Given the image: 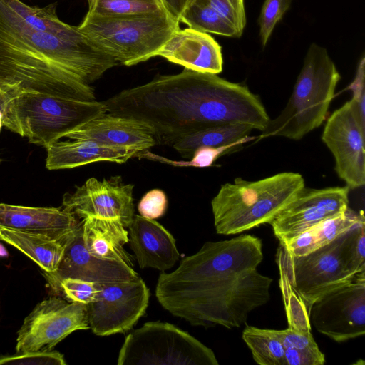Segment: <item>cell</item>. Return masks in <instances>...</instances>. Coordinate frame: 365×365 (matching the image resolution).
<instances>
[{"instance_id":"obj_1","label":"cell","mask_w":365,"mask_h":365,"mask_svg":"<svg viewBox=\"0 0 365 365\" xmlns=\"http://www.w3.org/2000/svg\"><path fill=\"white\" fill-rule=\"evenodd\" d=\"M262 259V241L253 235L207 242L173 272L159 275L156 298L193 326L240 327L270 299L272 279L257 269Z\"/></svg>"},{"instance_id":"obj_2","label":"cell","mask_w":365,"mask_h":365,"mask_svg":"<svg viewBox=\"0 0 365 365\" xmlns=\"http://www.w3.org/2000/svg\"><path fill=\"white\" fill-rule=\"evenodd\" d=\"M101 102L109 113L148 123L156 144L163 145L220 124H246L262 131L270 120L259 97L246 86L187 68Z\"/></svg>"},{"instance_id":"obj_3","label":"cell","mask_w":365,"mask_h":365,"mask_svg":"<svg viewBox=\"0 0 365 365\" xmlns=\"http://www.w3.org/2000/svg\"><path fill=\"white\" fill-rule=\"evenodd\" d=\"M116 65L86 35L37 31L0 9V80L24 92L96 101L90 83Z\"/></svg>"},{"instance_id":"obj_4","label":"cell","mask_w":365,"mask_h":365,"mask_svg":"<svg viewBox=\"0 0 365 365\" xmlns=\"http://www.w3.org/2000/svg\"><path fill=\"white\" fill-rule=\"evenodd\" d=\"M304 187L302 175L293 172L222 185L211 201L217 233L235 235L270 223Z\"/></svg>"},{"instance_id":"obj_5","label":"cell","mask_w":365,"mask_h":365,"mask_svg":"<svg viewBox=\"0 0 365 365\" xmlns=\"http://www.w3.org/2000/svg\"><path fill=\"white\" fill-rule=\"evenodd\" d=\"M340 78L327 49L312 43L286 106L258 138L298 140L317 128L325 120Z\"/></svg>"},{"instance_id":"obj_6","label":"cell","mask_w":365,"mask_h":365,"mask_svg":"<svg viewBox=\"0 0 365 365\" xmlns=\"http://www.w3.org/2000/svg\"><path fill=\"white\" fill-rule=\"evenodd\" d=\"M166 11L125 16H86L78 26L95 45L127 66L155 57L180 29Z\"/></svg>"},{"instance_id":"obj_7","label":"cell","mask_w":365,"mask_h":365,"mask_svg":"<svg viewBox=\"0 0 365 365\" xmlns=\"http://www.w3.org/2000/svg\"><path fill=\"white\" fill-rule=\"evenodd\" d=\"M106 112L101 101L24 92L10 104L3 126L46 148L81 124Z\"/></svg>"},{"instance_id":"obj_8","label":"cell","mask_w":365,"mask_h":365,"mask_svg":"<svg viewBox=\"0 0 365 365\" xmlns=\"http://www.w3.org/2000/svg\"><path fill=\"white\" fill-rule=\"evenodd\" d=\"M118 365H218L213 351L187 331L162 322H148L129 333Z\"/></svg>"},{"instance_id":"obj_9","label":"cell","mask_w":365,"mask_h":365,"mask_svg":"<svg viewBox=\"0 0 365 365\" xmlns=\"http://www.w3.org/2000/svg\"><path fill=\"white\" fill-rule=\"evenodd\" d=\"M347 232L325 246L302 256H292L281 242L279 244L277 264L285 270L292 287L309 313L317 299L351 282L357 274L350 267Z\"/></svg>"},{"instance_id":"obj_10","label":"cell","mask_w":365,"mask_h":365,"mask_svg":"<svg viewBox=\"0 0 365 365\" xmlns=\"http://www.w3.org/2000/svg\"><path fill=\"white\" fill-rule=\"evenodd\" d=\"M310 325L334 341L365 334V271L317 299L309 313Z\"/></svg>"},{"instance_id":"obj_11","label":"cell","mask_w":365,"mask_h":365,"mask_svg":"<svg viewBox=\"0 0 365 365\" xmlns=\"http://www.w3.org/2000/svg\"><path fill=\"white\" fill-rule=\"evenodd\" d=\"M96 299L86 305L89 328L104 336L130 331L147 309L150 291L140 277L98 284Z\"/></svg>"},{"instance_id":"obj_12","label":"cell","mask_w":365,"mask_h":365,"mask_svg":"<svg viewBox=\"0 0 365 365\" xmlns=\"http://www.w3.org/2000/svg\"><path fill=\"white\" fill-rule=\"evenodd\" d=\"M89 329L86 304L50 297L25 318L18 331L16 350L51 351L72 332Z\"/></svg>"},{"instance_id":"obj_13","label":"cell","mask_w":365,"mask_h":365,"mask_svg":"<svg viewBox=\"0 0 365 365\" xmlns=\"http://www.w3.org/2000/svg\"><path fill=\"white\" fill-rule=\"evenodd\" d=\"M322 141L334 155L335 170L349 189L365 184V123L351 101L334 110L324 126Z\"/></svg>"},{"instance_id":"obj_14","label":"cell","mask_w":365,"mask_h":365,"mask_svg":"<svg viewBox=\"0 0 365 365\" xmlns=\"http://www.w3.org/2000/svg\"><path fill=\"white\" fill-rule=\"evenodd\" d=\"M349 190L346 185L322 189L304 187L270 222L274 235L285 244L319 222L345 212Z\"/></svg>"},{"instance_id":"obj_15","label":"cell","mask_w":365,"mask_h":365,"mask_svg":"<svg viewBox=\"0 0 365 365\" xmlns=\"http://www.w3.org/2000/svg\"><path fill=\"white\" fill-rule=\"evenodd\" d=\"M133 188L120 176L103 180L91 178L73 192L64 195L62 208L81 220L88 216L118 218L128 227L135 215Z\"/></svg>"},{"instance_id":"obj_16","label":"cell","mask_w":365,"mask_h":365,"mask_svg":"<svg viewBox=\"0 0 365 365\" xmlns=\"http://www.w3.org/2000/svg\"><path fill=\"white\" fill-rule=\"evenodd\" d=\"M43 273L51 288L58 294L61 282L66 278L102 284L128 282L140 277L125 263L103 259L91 255L83 242L82 221L69 237L57 269Z\"/></svg>"},{"instance_id":"obj_17","label":"cell","mask_w":365,"mask_h":365,"mask_svg":"<svg viewBox=\"0 0 365 365\" xmlns=\"http://www.w3.org/2000/svg\"><path fill=\"white\" fill-rule=\"evenodd\" d=\"M63 138L94 142L102 146L144 151L156 145L152 128L131 118L105 112L67 133Z\"/></svg>"},{"instance_id":"obj_18","label":"cell","mask_w":365,"mask_h":365,"mask_svg":"<svg viewBox=\"0 0 365 365\" xmlns=\"http://www.w3.org/2000/svg\"><path fill=\"white\" fill-rule=\"evenodd\" d=\"M155 56L198 72L218 74L222 71L220 44L208 33L190 27L176 30Z\"/></svg>"},{"instance_id":"obj_19","label":"cell","mask_w":365,"mask_h":365,"mask_svg":"<svg viewBox=\"0 0 365 365\" xmlns=\"http://www.w3.org/2000/svg\"><path fill=\"white\" fill-rule=\"evenodd\" d=\"M80 219L63 208L34 207L0 203V227L63 239L71 235Z\"/></svg>"},{"instance_id":"obj_20","label":"cell","mask_w":365,"mask_h":365,"mask_svg":"<svg viewBox=\"0 0 365 365\" xmlns=\"http://www.w3.org/2000/svg\"><path fill=\"white\" fill-rule=\"evenodd\" d=\"M128 228L130 247L140 268L165 272L179 259L175 238L157 221L135 215Z\"/></svg>"},{"instance_id":"obj_21","label":"cell","mask_w":365,"mask_h":365,"mask_svg":"<svg viewBox=\"0 0 365 365\" xmlns=\"http://www.w3.org/2000/svg\"><path fill=\"white\" fill-rule=\"evenodd\" d=\"M46 149V167L48 170L73 168L101 161L122 164L138 153L135 150L105 147L81 139L58 140Z\"/></svg>"},{"instance_id":"obj_22","label":"cell","mask_w":365,"mask_h":365,"mask_svg":"<svg viewBox=\"0 0 365 365\" xmlns=\"http://www.w3.org/2000/svg\"><path fill=\"white\" fill-rule=\"evenodd\" d=\"M81 221L83 242L91 255L133 267V259L124 249L129 242L128 232L120 219L88 216Z\"/></svg>"},{"instance_id":"obj_23","label":"cell","mask_w":365,"mask_h":365,"mask_svg":"<svg viewBox=\"0 0 365 365\" xmlns=\"http://www.w3.org/2000/svg\"><path fill=\"white\" fill-rule=\"evenodd\" d=\"M0 9L37 31L71 39L86 36L78 26L60 20L56 14V4L40 8L31 6L19 0H0Z\"/></svg>"},{"instance_id":"obj_24","label":"cell","mask_w":365,"mask_h":365,"mask_svg":"<svg viewBox=\"0 0 365 365\" xmlns=\"http://www.w3.org/2000/svg\"><path fill=\"white\" fill-rule=\"evenodd\" d=\"M364 217L362 210L357 213L348 207L345 212L324 220L287 243L282 244L292 256L305 255L330 243Z\"/></svg>"},{"instance_id":"obj_25","label":"cell","mask_w":365,"mask_h":365,"mask_svg":"<svg viewBox=\"0 0 365 365\" xmlns=\"http://www.w3.org/2000/svg\"><path fill=\"white\" fill-rule=\"evenodd\" d=\"M71 235L66 238L55 239L0 227V240L24 253L36 262L43 272L47 273L53 272L57 269Z\"/></svg>"},{"instance_id":"obj_26","label":"cell","mask_w":365,"mask_h":365,"mask_svg":"<svg viewBox=\"0 0 365 365\" xmlns=\"http://www.w3.org/2000/svg\"><path fill=\"white\" fill-rule=\"evenodd\" d=\"M254 128L246 124L227 123L208 127L189 134L173 145L182 156L189 158L200 147H220L242 143L258 137L250 136Z\"/></svg>"},{"instance_id":"obj_27","label":"cell","mask_w":365,"mask_h":365,"mask_svg":"<svg viewBox=\"0 0 365 365\" xmlns=\"http://www.w3.org/2000/svg\"><path fill=\"white\" fill-rule=\"evenodd\" d=\"M180 23L205 33L240 37L234 26L205 0H193L180 19Z\"/></svg>"},{"instance_id":"obj_28","label":"cell","mask_w":365,"mask_h":365,"mask_svg":"<svg viewBox=\"0 0 365 365\" xmlns=\"http://www.w3.org/2000/svg\"><path fill=\"white\" fill-rule=\"evenodd\" d=\"M242 339L259 365H286L285 348L271 329L247 326Z\"/></svg>"},{"instance_id":"obj_29","label":"cell","mask_w":365,"mask_h":365,"mask_svg":"<svg viewBox=\"0 0 365 365\" xmlns=\"http://www.w3.org/2000/svg\"><path fill=\"white\" fill-rule=\"evenodd\" d=\"M86 16H125L165 11L160 0H88Z\"/></svg>"},{"instance_id":"obj_30","label":"cell","mask_w":365,"mask_h":365,"mask_svg":"<svg viewBox=\"0 0 365 365\" xmlns=\"http://www.w3.org/2000/svg\"><path fill=\"white\" fill-rule=\"evenodd\" d=\"M280 273L279 286L282 293L288 327L301 332L311 330L309 312L299 294L292 287L284 268L277 264Z\"/></svg>"},{"instance_id":"obj_31","label":"cell","mask_w":365,"mask_h":365,"mask_svg":"<svg viewBox=\"0 0 365 365\" xmlns=\"http://www.w3.org/2000/svg\"><path fill=\"white\" fill-rule=\"evenodd\" d=\"M292 0H265L258 19L261 43L264 47L277 24L290 7Z\"/></svg>"},{"instance_id":"obj_32","label":"cell","mask_w":365,"mask_h":365,"mask_svg":"<svg viewBox=\"0 0 365 365\" xmlns=\"http://www.w3.org/2000/svg\"><path fill=\"white\" fill-rule=\"evenodd\" d=\"M347 252L351 269L365 271V220L362 217L347 232Z\"/></svg>"},{"instance_id":"obj_33","label":"cell","mask_w":365,"mask_h":365,"mask_svg":"<svg viewBox=\"0 0 365 365\" xmlns=\"http://www.w3.org/2000/svg\"><path fill=\"white\" fill-rule=\"evenodd\" d=\"M98 284L80 279L66 278L60 283L59 294H63L70 302L88 304L96 299Z\"/></svg>"},{"instance_id":"obj_34","label":"cell","mask_w":365,"mask_h":365,"mask_svg":"<svg viewBox=\"0 0 365 365\" xmlns=\"http://www.w3.org/2000/svg\"><path fill=\"white\" fill-rule=\"evenodd\" d=\"M242 145V143H235L220 147H200L193 153L191 160L188 161H173L162 157L153 156L159 158V160L173 165L206 168L212 165L221 155L227 153L229 151H233Z\"/></svg>"},{"instance_id":"obj_35","label":"cell","mask_w":365,"mask_h":365,"mask_svg":"<svg viewBox=\"0 0 365 365\" xmlns=\"http://www.w3.org/2000/svg\"><path fill=\"white\" fill-rule=\"evenodd\" d=\"M66 365L63 355L57 351H22L0 357V365Z\"/></svg>"},{"instance_id":"obj_36","label":"cell","mask_w":365,"mask_h":365,"mask_svg":"<svg viewBox=\"0 0 365 365\" xmlns=\"http://www.w3.org/2000/svg\"><path fill=\"white\" fill-rule=\"evenodd\" d=\"M242 34L246 25L244 0H205Z\"/></svg>"},{"instance_id":"obj_37","label":"cell","mask_w":365,"mask_h":365,"mask_svg":"<svg viewBox=\"0 0 365 365\" xmlns=\"http://www.w3.org/2000/svg\"><path fill=\"white\" fill-rule=\"evenodd\" d=\"M168 207L165 193L160 189H153L145 193L138 205V210L143 217L155 220L162 217Z\"/></svg>"},{"instance_id":"obj_38","label":"cell","mask_w":365,"mask_h":365,"mask_svg":"<svg viewBox=\"0 0 365 365\" xmlns=\"http://www.w3.org/2000/svg\"><path fill=\"white\" fill-rule=\"evenodd\" d=\"M365 58L363 56L359 60L354 78L345 90L352 92L350 100L354 105L362 122L365 123Z\"/></svg>"},{"instance_id":"obj_39","label":"cell","mask_w":365,"mask_h":365,"mask_svg":"<svg viewBox=\"0 0 365 365\" xmlns=\"http://www.w3.org/2000/svg\"><path fill=\"white\" fill-rule=\"evenodd\" d=\"M285 349H304L318 346L310 331L301 332L290 328L271 329Z\"/></svg>"},{"instance_id":"obj_40","label":"cell","mask_w":365,"mask_h":365,"mask_svg":"<svg viewBox=\"0 0 365 365\" xmlns=\"http://www.w3.org/2000/svg\"><path fill=\"white\" fill-rule=\"evenodd\" d=\"M284 357L286 365H323L325 356L318 346L294 349H285Z\"/></svg>"},{"instance_id":"obj_41","label":"cell","mask_w":365,"mask_h":365,"mask_svg":"<svg viewBox=\"0 0 365 365\" xmlns=\"http://www.w3.org/2000/svg\"><path fill=\"white\" fill-rule=\"evenodd\" d=\"M22 93L24 91L16 84L0 80V113L3 116L6 113L11 103Z\"/></svg>"},{"instance_id":"obj_42","label":"cell","mask_w":365,"mask_h":365,"mask_svg":"<svg viewBox=\"0 0 365 365\" xmlns=\"http://www.w3.org/2000/svg\"><path fill=\"white\" fill-rule=\"evenodd\" d=\"M164 9L174 19L180 22V19L186 8L193 0H160Z\"/></svg>"},{"instance_id":"obj_43","label":"cell","mask_w":365,"mask_h":365,"mask_svg":"<svg viewBox=\"0 0 365 365\" xmlns=\"http://www.w3.org/2000/svg\"><path fill=\"white\" fill-rule=\"evenodd\" d=\"M6 253V252L5 249L3 247L0 246V256L5 255Z\"/></svg>"},{"instance_id":"obj_44","label":"cell","mask_w":365,"mask_h":365,"mask_svg":"<svg viewBox=\"0 0 365 365\" xmlns=\"http://www.w3.org/2000/svg\"><path fill=\"white\" fill-rule=\"evenodd\" d=\"M2 118H3V115L1 113H0V130H1V127L3 126Z\"/></svg>"},{"instance_id":"obj_45","label":"cell","mask_w":365,"mask_h":365,"mask_svg":"<svg viewBox=\"0 0 365 365\" xmlns=\"http://www.w3.org/2000/svg\"><path fill=\"white\" fill-rule=\"evenodd\" d=\"M1 159H0V163H1Z\"/></svg>"}]
</instances>
